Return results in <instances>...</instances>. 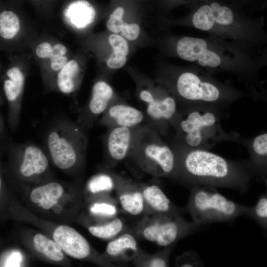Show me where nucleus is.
<instances>
[{
	"label": "nucleus",
	"mask_w": 267,
	"mask_h": 267,
	"mask_svg": "<svg viewBox=\"0 0 267 267\" xmlns=\"http://www.w3.org/2000/svg\"><path fill=\"white\" fill-rule=\"evenodd\" d=\"M166 42L167 50L177 57L209 71H229L250 78L267 63V46L211 35L180 36Z\"/></svg>",
	"instance_id": "1"
},
{
	"label": "nucleus",
	"mask_w": 267,
	"mask_h": 267,
	"mask_svg": "<svg viewBox=\"0 0 267 267\" xmlns=\"http://www.w3.org/2000/svg\"><path fill=\"white\" fill-rule=\"evenodd\" d=\"M190 12L172 24L205 32L209 35L259 46H267L265 18L249 14L243 6L224 0H192Z\"/></svg>",
	"instance_id": "2"
},
{
	"label": "nucleus",
	"mask_w": 267,
	"mask_h": 267,
	"mask_svg": "<svg viewBox=\"0 0 267 267\" xmlns=\"http://www.w3.org/2000/svg\"><path fill=\"white\" fill-rule=\"evenodd\" d=\"M184 178L190 188L205 186L235 190L243 194L248 189L249 179L237 171L225 159L212 152L195 150L184 157L181 165Z\"/></svg>",
	"instance_id": "3"
},
{
	"label": "nucleus",
	"mask_w": 267,
	"mask_h": 267,
	"mask_svg": "<svg viewBox=\"0 0 267 267\" xmlns=\"http://www.w3.org/2000/svg\"><path fill=\"white\" fill-rule=\"evenodd\" d=\"M86 131L65 117L54 119L44 134L43 146L53 164L62 170L74 168L85 155Z\"/></svg>",
	"instance_id": "4"
},
{
	"label": "nucleus",
	"mask_w": 267,
	"mask_h": 267,
	"mask_svg": "<svg viewBox=\"0 0 267 267\" xmlns=\"http://www.w3.org/2000/svg\"><path fill=\"white\" fill-rule=\"evenodd\" d=\"M185 211L192 222L202 226L215 222H230L245 216L249 207L228 199L214 187L190 188Z\"/></svg>",
	"instance_id": "5"
},
{
	"label": "nucleus",
	"mask_w": 267,
	"mask_h": 267,
	"mask_svg": "<svg viewBox=\"0 0 267 267\" xmlns=\"http://www.w3.org/2000/svg\"><path fill=\"white\" fill-rule=\"evenodd\" d=\"M201 68L192 64L183 67L165 68L169 74L168 84L181 98L191 101L212 102L219 100L225 92L231 91L203 75Z\"/></svg>",
	"instance_id": "6"
},
{
	"label": "nucleus",
	"mask_w": 267,
	"mask_h": 267,
	"mask_svg": "<svg viewBox=\"0 0 267 267\" xmlns=\"http://www.w3.org/2000/svg\"><path fill=\"white\" fill-rule=\"evenodd\" d=\"M32 63L29 52L10 55L2 72L1 86L8 105L7 121L13 132L19 125L24 88Z\"/></svg>",
	"instance_id": "7"
},
{
	"label": "nucleus",
	"mask_w": 267,
	"mask_h": 267,
	"mask_svg": "<svg viewBox=\"0 0 267 267\" xmlns=\"http://www.w3.org/2000/svg\"><path fill=\"white\" fill-rule=\"evenodd\" d=\"M29 50L32 62L39 68L44 92H52L57 73L72 57L70 50L57 38L43 34L33 40Z\"/></svg>",
	"instance_id": "8"
},
{
	"label": "nucleus",
	"mask_w": 267,
	"mask_h": 267,
	"mask_svg": "<svg viewBox=\"0 0 267 267\" xmlns=\"http://www.w3.org/2000/svg\"><path fill=\"white\" fill-rule=\"evenodd\" d=\"M39 34L31 21L11 8L0 10V49L9 55L27 52Z\"/></svg>",
	"instance_id": "9"
},
{
	"label": "nucleus",
	"mask_w": 267,
	"mask_h": 267,
	"mask_svg": "<svg viewBox=\"0 0 267 267\" xmlns=\"http://www.w3.org/2000/svg\"><path fill=\"white\" fill-rule=\"evenodd\" d=\"M131 155L135 157L143 168L151 173L168 176L175 170L176 157L173 151L168 146L153 139L150 127L137 142Z\"/></svg>",
	"instance_id": "10"
},
{
	"label": "nucleus",
	"mask_w": 267,
	"mask_h": 267,
	"mask_svg": "<svg viewBox=\"0 0 267 267\" xmlns=\"http://www.w3.org/2000/svg\"><path fill=\"white\" fill-rule=\"evenodd\" d=\"M201 226L193 222L185 221L179 215H156L144 228L143 235L146 240L167 247L180 238L193 234Z\"/></svg>",
	"instance_id": "11"
},
{
	"label": "nucleus",
	"mask_w": 267,
	"mask_h": 267,
	"mask_svg": "<svg viewBox=\"0 0 267 267\" xmlns=\"http://www.w3.org/2000/svg\"><path fill=\"white\" fill-rule=\"evenodd\" d=\"M4 145L19 159L17 171L22 177L31 178L41 176L47 171L48 159L39 145L31 141L16 143L7 137Z\"/></svg>",
	"instance_id": "12"
},
{
	"label": "nucleus",
	"mask_w": 267,
	"mask_h": 267,
	"mask_svg": "<svg viewBox=\"0 0 267 267\" xmlns=\"http://www.w3.org/2000/svg\"><path fill=\"white\" fill-rule=\"evenodd\" d=\"M149 127L144 125L134 128H108L104 138V146L108 157L114 162H119L130 155L137 142Z\"/></svg>",
	"instance_id": "13"
},
{
	"label": "nucleus",
	"mask_w": 267,
	"mask_h": 267,
	"mask_svg": "<svg viewBox=\"0 0 267 267\" xmlns=\"http://www.w3.org/2000/svg\"><path fill=\"white\" fill-rule=\"evenodd\" d=\"M114 100L110 85L104 80L96 81L88 101L79 112L77 123L86 131L91 128Z\"/></svg>",
	"instance_id": "14"
},
{
	"label": "nucleus",
	"mask_w": 267,
	"mask_h": 267,
	"mask_svg": "<svg viewBox=\"0 0 267 267\" xmlns=\"http://www.w3.org/2000/svg\"><path fill=\"white\" fill-rule=\"evenodd\" d=\"M145 113L131 105L114 100L109 106L96 124L107 127L134 128L146 123Z\"/></svg>",
	"instance_id": "15"
},
{
	"label": "nucleus",
	"mask_w": 267,
	"mask_h": 267,
	"mask_svg": "<svg viewBox=\"0 0 267 267\" xmlns=\"http://www.w3.org/2000/svg\"><path fill=\"white\" fill-rule=\"evenodd\" d=\"M85 60L80 54L71 57L57 73L53 91L74 96L80 87L85 73Z\"/></svg>",
	"instance_id": "16"
},
{
	"label": "nucleus",
	"mask_w": 267,
	"mask_h": 267,
	"mask_svg": "<svg viewBox=\"0 0 267 267\" xmlns=\"http://www.w3.org/2000/svg\"><path fill=\"white\" fill-rule=\"evenodd\" d=\"M138 98L144 107L146 119L150 121L169 120L176 113V101L171 95L158 96L151 89L144 88L139 91Z\"/></svg>",
	"instance_id": "17"
},
{
	"label": "nucleus",
	"mask_w": 267,
	"mask_h": 267,
	"mask_svg": "<svg viewBox=\"0 0 267 267\" xmlns=\"http://www.w3.org/2000/svg\"><path fill=\"white\" fill-rule=\"evenodd\" d=\"M53 238L63 252L73 258L83 259L90 254V248L87 239L70 226H58L53 232Z\"/></svg>",
	"instance_id": "18"
},
{
	"label": "nucleus",
	"mask_w": 267,
	"mask_h": 267,
	"mask_svg": "<svg viewBox=\"0 0 267 267\" xmlns=\"http://www.w3.org/2000/svg\"><path fill=\"white\" fill-rule=\"evenodd\" d=\"M96 12L86 0H77L69 4L64 9L62 20L65 25L76 32L87 30L94 23Z\"/></svg>",
	"instance_id": "19"
},
{
	"label": "nucleus",
	"mask_w": 267,
	"mask_h": 267,
	"mask_svg": "<svg viewBox=\"0 0 267 267\" xmlns=\"http://www.w3.org/2000/svg\"><path fill=\"white\" fill-rule=\"evenodd\" d=\"M216 122L215 115L211 112L203 114L198 111L190 113L186 119L182 120L180 124L181 130L187 134L186 141L191 147L199 145L202 140V129L214 125Z\"/></svg>",
	"instance_id": "20"
},
{
	"label": "nucleus",
	"mask_w": 267,
	"mask_h": 267,
	"mask_svg": "<svg viewBox=\"0 0 267 267\" xmlns=\"http://www.w3.org/2000/svg\"><path fill=\"white\" fill-rule=\"evenodd\" d=\"M142 194L147 204L156 215H179L183 210L176 208L163 190L156 184L147 186Z\"/></svg>",
	"instance_id": "21"
},
{
	"label": "nucleus",
	"mask_w": 267,
	"mask_h": 267,
	"mask_svg": "<svg viewBox=\"0 0 267 267\" xmlns=\"http://www.w3.org/2000/svg\"><path fill=\"white\" fill-rule=\"evenodd\" d=\"M124 9L116 7L110 15L107 21V29L112 34H119L127 40L133 41L139 36L140 27L135 23H128L123 20Z\"/></svg>",
	"instance_id": "22"
},
{
	"label": "nucleus",
	"mask_w": 267,
	"mask_h": 267,
	"mask_svg": "<svg viewBox=\"0 0 267 267\" xmlns=\"http://www.w3.org/2000/svg\"><path fill=\"white\" fill-rule=\"evenodd\" d=\"M63 188L57 182H50L35 188L31 192V201L45 210H49L56 204L62 197Z\"/></svg>",
	"instance_id": "23"
},
{
	"label": "nucleus",
	"mask_w": 267,
	"mask_h": 267,
	"mask_svg": "<svg viewBox=\"0 0 267 267\" xmlns=\"http://www.w3.org/2000/svg\"><path fill=\"white\" fill-rule=\"evenodd\" d=\"M112 52L107 60L106 65L111 69H120L126 64L129 52L127 40L122 36L112 34L108 38Z\"/></svg>",
	"instance_id": "24"
},
{
	"label": "nucleus",
	"mask_w": 267,
	"mask_h": 267,
	"mask_svg": "<svg viewBox=\"0 0 267 267\" xmlns=\"http://www.w3.org/2000/svg\"><path fill=\"white\" fill-rule=\"evenodd\" d=\"M36 249L52 261L59 262L64 259L63 252L54 241L42 234H37L33 238Z\"/></svg>",
	"instance_id": "25"
},
{
	"label": "nucleus",
	"mask_w": 267,
	"mask_h": 267,
	"mask_svg": "<svg viewBox=\"0 0 267 267\" xmlns=\"http://www.w3.org/2000/svg\"><path fill=\"white\" fill-rule=\"evenodd\" d=\"M137 244L134 237L131 234L124 233L110 241L106 251L110 256L117 257L127 251H136Z\"/></svg>",
	"instance_id": "26"
},
{
	"label": "nucleus",
	"mask_w": 267,
	"mask_h": 267,
	"mask_svg": "<svg viewBox=\"0 0 267 267\" xmlns=\"http://www.w3.org/2000/svg\"><path fill=\"white\" fill-rule=\"evenodd\" d=\"M119 201L123 209L131 215H138L143 210L145 201L140 191L123 193L119 197Z\"/></svg>",
	"instance_id": "27"
},
{
	"label": "nucleus",
	"mask_w": 267,
	"mask_h": 267,
	"mask_svg": "<svg viewBox=\"0 0 267 267\" xmlns=\"http://www.w3.org/2000/svg\"><path fill=\"white\" fill-rule=\"evenodd\" d=\"M123 226L122 221L116 218L103 224L90 226L89 231L95 237L107 239L117 235L122 231Z\"/></svg>",
	"instance_id": "28"
},
{
	"label": "nucleus",
	"mask_w": 267,
	"mask_h": 267,
	"mask_svg": "<svg viewBox=\"0 0 267 267\" xmlns=\"http://www.w3.org/2000/svg\"><path fill=\"white\" fill-rule=\"evenodd\" d=\"M245 216L255 221L264 230H267V193L260 196L255 205L249 207Z\"/></svg>",
	"instance_id": "29"
},
{
	"label": "nucleus",
	"mask_w": 267,
	"mask_h": 267,
	"mask_svg": "<svg viewBox=\"0 0 267 267\" xmlns=\"http://www.w3.org/2000/svg\"><path fill=\"white\" fill-rule=\"evenodd\" d=\"M114 186V180L107 174L101 173L94 176L88 184L89 190L92 193L108 192Z\"/></svg>",
	"instance_id": "30"
},
{
	"label": "nucleus",
	"mask_w": 267,
	"mask_h": 267,
	"mask_svg": "<svg viewBox=\"0 0 267 267\" xmlns=\"http://www.w3.org/2000/svg\"><path fill=\"white\" fill-rule=\"evenodd\" d=\"M176 265L180 267H199L205 266V263L197 252L188 250L177 258Z\"/></svg>",
	"instance_id": "31"
},
{
	"label": "nucleus",
	"mask_w": 267,
	"mask_h": 267,
	"mask_svg": "<svg viewBox=\"0 0 267 267\" xmlns=\"http://www.w3.org/2000/svg\"><path fill=\"white\" fill-rule=\"evenodd\" d=\"M89 211L93 215L105 217H112L117 212L116 207L108 202H96L90 207Z\"/></svg>",
	"instance_id": "32"
},
{
	"label": "nucleus",
	"mask_w": 267,
	"mask_h": 267,
	"mask_svg": "<svg viewBox=\"0 0 267 267\" xmlns=\"http://www.w3.org/2000/svg\"><path fill=\"white\" fill-rule=\"evenodd\" d=\"M253 149L255 154L261 158L267 155V134H263L256 136L253 142Z\"/></svg>",
	"instance_id": "33"
},
{
	"label": "nucleus",
	"mask_w": 267,
	"mask_h": 267,
	"mask_svg": "<svg viewBox=\"0 0 267 267\" xmlns=\"http://www.w3.org/2000/svg\"><path fill=\"white\" fill-rule=\"evenodd\" d=\"M171 246L167 249L153 256L147 262V266L150 267H166L169 266L168 257Z\"/></svg>",
	"instance_id": "34"
},
{
	"label": "nucleus",
	"mask_w": 267,
	"mask_h": 267,
	"mask_svg": "<svg viewBox=\"0 0 267 267\" xmlns=\"http://www.w3.org/2000/svg\"><path fill=\"white\" fill-rule=\"evenodd\" d=\"M23 260L22 254L18 251H14L9 254L4 264L5 267H20Z\"/></svg>",
	"instance_id": "35"
},
{
	"label": "nucleus",
	"mask_w": 267,
	"mask_h": 267,
	"mask_svg": "<svg viewBox=\"0 0 267 267\" xmlns=\"http://www.w3.org/2000/svg\"><path fill=\"white\" fill-rule=\"evenodd\" d=\"M5 133V126L2 117L0 114V138L6 137Z\"/></svg>",
	"instance_id": "36"
},
{
	"label": "nucleus",
	"mask_w": 267,
	"mask_h": 267,
	"mask_svg": "<svg viewBox=\"0 0 267 267\" xmlns=\"http://www.w3.org/2000/svg\"><path fill=\"white\" fill-rule=\"evenodd\" d=\"M2 71H1V66L0 65V106H2L5 102L4 97L2 91L1 86V77Z\"/></svg>",
	"instance_id": "37"
},
{
	"label": "nucleus",
	"mask_w": 267,
	"mask_h": 267,
	"mask_svg": "<svg viewBox=\"0 0 267 267\" xmlns=\"http://www.w3.org/2000/svg\"><path fill=\"white\" fill-rule=\"evenodd\" d=\"M179 1V2H184V3H189L192 0H178Z\"/></svg>",
	"instance_id": "38"
},
{
	"label": "nucleus",
	"mask_w": 267,
	"mask_h": 267,
	"mask_svg": "<svg viewBox=\"0 0 267 267\" xmlns=\"http://www.w3.org/2000/svg\"><path fill=\"white\" fill-rule=\"evenodd\" d=\"M36 0L37 1L36 2L38 3V4L41 6L42 0Z\"/></svg>",
	"instance_id": "39"
},
{
	"label": "nucleus",
	"mask_w": 267,
	"mask_h": 267,
	"mask_svg": "<svg viewBox=\"0 0 267 267\" xmlns=\"http://www.w3.org/2000/svg\"><path fill=\"white\" fill-rule=\"evenodd\" d=\"M1 177L0 176V190L1 188Z\"/></svg>",
	"instance_id": "40"
}]
</instances>
